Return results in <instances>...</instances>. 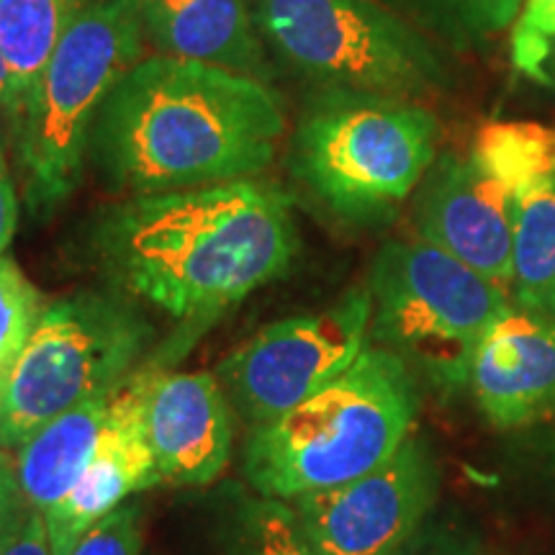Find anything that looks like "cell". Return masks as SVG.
Instances as JSON below:
<instances>
[{"mask_svg":"<svg viewBox=\"0 0 555 555\" xmlns=\"http://www.w3.org/2000/svg\"><path fill=\"white\" fill-rule=\"evenodd\" d=\"M93 249L111 291L193 332L281 278L298 249L291 198L260 180L127 196Z\"/></svg>","mask_w":555,"mask_h":555,"instance_id":"1","label":"cell"},{"mask_svg":"<svg viewBox=\"0 0 555 555\" xmlns=\"http://www.w3.org/2000/svg\"><path fill=\"white\" fill-rule=\"evenodd\" d=\"M283 134L286 106L268 82L147 54L103 101L88 163L127 196L204 189L260 176Z\"/></svg>","mask_w":555,"mask_h":555,"instance_id":"2","label":"cell"},{"mask_svg":"<svg viewBox=\"0 0 555 555\" xmlns=\"http://www.w3.org/2000/svg\"><path fill=\"white\" fill-rule=\"evenodd\" d=\"M414 414L409 365L386 347H365L314 397L253 427L245 476L258 494L281 502L335 489L397 453L409 440Z\"/></svg>","mask_w":555,"mask_h":555,"instance_id":"3","label":"cell"},{"mask_svg":"<svg viewBox=\"0 0 555 555\" xmlns=\"http://www.w3.org/2000/svg\"><path fill=\"white\" fill-rule=\"evenodd\" d=\"M144 50L137 0H88L11 121L31 214L57 211L80 189L103 101Z\"/></svg>","mask_w":555,"mask_h":555,"instance_id":"4","label":"cell"},{"mask_svg":"<svg viewBox=\"0 0 555 555\" xmlns=\"http://www.w3.org/2000/svg\"><path fill=\"white\" fill-rule=\"evenodd\" d=\"M437 124L416 103L319 93L291 139V172L345 219H373L409 198L435 163Z\"/></svg>","mask_w":555,"mask_h":555,"instance_id":"5","label":"cell"},{"mask_svg":"<svg viewBox=\"0 0 555 555\" xmlns=\"http://www.w3.org/2000/svg\"><path fill=\"white\" fill-rule=\"evenodd\" d=\"M152 337L147 317L119 291H78L47 304L0 388V450H18L54 416L121 386Z\"/></svg>","mask_w":555,"mask_h":555,"instance_id":"6","label":"cell"},{"mask_svg":"<svg viewBox=\"0 0 555 555\" xmlns=\"http://www.w3.org/2000/svg\"><path fill=\"white\" fill-rule=\"evenodd\" d=\"M367 291L373 339L440 391L468 384L483 335L512 309L504 286L422 237L384 245Z\"/></svg>","mask_w":555,"mask_h":555,"instance_id":"7","label":"cell"},{"mask_svg":"<svg viewBox=\"0 0 555 555\" xmlns=\"http://www.w3.org/2000/svg\"><path fill=\"white\" fill-rule=\"evenodd\" d=\"M249 9L278 73L322 93L409 101L442 80L427 41L376 0H249Z\"/></svg>","mask_w":555,"mask_h":555,"instance_id":"8","label":"cell"},{"mask_svg":"<svg viewBox=\"0 0 555 555\" xmlns=\"http://www.w3.org/2000/svg\"><path fill=\"white\" fill-rule=\"evenodd\" d=\"M371 317V291L356 288L335 307L268 324L217 367L232 412L260 427L304 404L360 358Z\"/></svg>","mask_w":555,"mask_h":555,"instance_id":"9","label":"cell"},{"mask_svg":"<svg viewBox=\"0 0 555 555\" xmlns=\"http://www.w3.org/2000/svg\"><path fill=\"white\" fill-rule=\"evenodd\" d=\"M435 494L433 455L409 437L371 474L288 504L319 555H397L425 519Z\"/></svg>","mask_w":555,"mask_h":555,"instance_id":"10","label":"cell"},{"mask_svg":"<svg viewBox=\"0 0 555 555\" xmlns=\"http://www.w3.org/2000/svg\"><path fill=\"white\" fill-rule=\"evenodd\" d=\"M155 371L157 367H144L142 373L134 371L111 393L99 446L90 455L86 470L67 491V496L44 515L54 555H69L95 522L127 504L139 491L163 483L150 448L147 420H144Z\"/></svg>","mask_w":555,"mask_h":555,"instance_id":"11","label":"cell"},{"mask_svg":"<svg viewBox=\"0 0 555 555\" xmlns=\"http://www.w3.org/2000/svg\"><path fill=\"white\" fill-rule=\"evenodd\" d=\"M416 229L455 260L512 286L515 193L474 157L446 155L433 163L416 204Z\"/></svg>","mask_w":555,"mask_h":555,"instance_id":"12","label":"cell"},{"mask_svg":"<svg viewBox=\"0 0 555 555\" xmlns=\"http://www.w3.org/2000/svg\"><path fill=\"white\" fill-rule=\"evenodd\" d=\"M147 437L159 478L206 486L232 455V404L214 373H163L147 391Z\"/></svg>","mask_w":555,"mask_h":555,"instance_id":"13","label":"cell"},{"mask_svg":"<svg viewBox=\"0 0 555 555\" xmlns=\"http://www.w3.org/2000/svg\"><path fill=\"white\" fill-rule=\"evenodd\" d=\"M470 391L486 420L517 429L555 412V322L509 309L470 363Z\"/></svg>","mask_w":555,"mask_h":555,"instance_id":"14","label":"cell"},{"mask_svg":"<svg viewBox=\"0 0 555 555\" xmlns=\"http://www.w3.org/2000/svg\"><path fill=\"white\" fill-rule=\"evenodd\" d=\"M144 39L157 54L201 62L273 86L270 60L249 0H137Z\"/></svg>","mask_w":555,"mask_h":555,"instance_id":"15","label":"cell"},{"mask_svg":"<svg viewBox=\"0 0 555 555\" xmlns=\"http://www.w3.org/2000/svg\"><path fill=\"white\" fill-rule=\"evenodd\" d=\"M111 393L54 416L18 448L13 468H16L21 496L41 515L57 506L86 470L90 455L99 446Z\"/></svg>","mask_w":555,"mask_h":555,"instance_id":"16","label":"cell"},{"mask_svg":"<svg viewBox=\"0 0 555 555\" xmlns=\"http://www.w3.org/2000/svg\"><path fill=\"white\" fill-rule=\"evenodd\" d=\"M512 294L519 309L555 319V172L515 191Z\"/></svg>","mask_w":555,"mask_h":555,"instance_id":"17","label":"cell"},{"mask_svg":"<svg viewBox=\"0 0 555 555\" xmlns=\"http://www.w3.org/2000/svg\"><path fill=\"white\" fill-rule=\"evenodd\" d=\"M86 5L88 0H0V54L16 99L13 116Z\"/></svg>","mask_w":555,"mask_h":555,"instance_id":"18","label":"cell"},{"mask_svg":"<svg viewBox=\"0 0 555 555\" xmlns=\"http://www.w3.org/2000/svg\"><path fill=\"white\" fill-rule=\"evenodd\" d=\"M470 157L515 193L555 172V129L535 121H491L478 129Z\"/></svg>","mask_w":555,"mask_h":555,"instance_id":"19","label":"cell"},{"mask_svg":"<svg viewBox=\"0 0 555 555\" xmlns=\"http://www.w3.org/2000/svg\"><path fill=\"white\" fill-rule=\"evenodd\" d=\"M232 555H319L288 502L242 499L232 517Z\"/></svg>","mask_w":555,"mask_h":555,"instance_id":"20","label":"cell"},{"mask_svg":"<svg viewBox=\"0 0 555 555\" xmlns=\"http://www.w3.org/2000/svg\"><path fill=\"white\" fill-rule=\"evenodd\" d=\"M47 301L11 255L0 258V388L37 330Z\"/></svg>","mask_w":555,"mask_h":555,"instance_id":"21","label":"cell"},{"mask_svg":"<svg viewBox=\"0 0 555 555\" xmlns=\"http://www.w3.org/2000/svg\"><path fill=\"white\" fill-rule=\"evenodd\" d=\"M555 41V0H525L512 34V57L522 73L545 80L543 65Z\"/></svg>","mask_w":555,"mask_h":555,"instance_id":"22","label":"cell"},{"mask_svg":"<svg viewBox=\"0 0 555 555\" xmlns=\"http://www.w3.org/2000/svg\"><path fill=\"white\" fill-rule=\"evenodd\" d=\"M142 553V509L127 502L78 540L69 555H139Z\"/></svg>","mask_w":555,"mask_h":555,"instance_id":"23","label":"cell"},{"mask_svg":"<svg viewBox=\"0 0 555 555\" xmlns=\"http://www.w3.org/2000/svg\"><path fill=\"white\" fill-rule=\"evenodd\" d=\"M442 11L481 31H502L522 9V0H437Z\"/></svg>","mask_w":555,"mask_h":555,"instance_id":"24","label":"cell"},{"mask_svg":"<svg viewBox=\"0 0 555 555\" xmlns=\"http://www.w3.org/2000/svg\"><path fill=\"white\" fill-rule=\"evenodd\" d=\"M0 555H54L47 517L26 504L9 535L0 540Z\"/></svg>","mask_w":555,"mask_h":555,"instance_id":"25","label":"cell"},{"mask_svg":"<svg viewBox=\"0 0 555 555\" xmlns=\"http://www.w3.org/2000/svg\"><path fill=\"white\" fill-rule=\"evenodd\" d=\"M18 227V198L16 183L11 178L9 157H5L3 144H0V258L9 249L13 234Z\"/></svg>","mask_w":555,"mask_h":555,"instance_id":"26","label":"cell"},{"mask_svg":"<svg viewBox=\"0 0 555 555\" xmlns=\"http://www.w3.org/2000/svg\"><path fill=\"white\" fill-rule=\"evenodd\" d=\"M26 509L24 496H21L18 481H16V468H9L0 474V540L9 535L13 522L21 517V512Z\"/></svg>","mask_w":555,"mask_h":555,"instance_id":"27","label":"cell"},{"mask_svg":"<svg viewBox=\"0 0 555 555\" xmlns=\"http://www.w3.org/2000/svg\"><path fill=\"white\" fill-rule=\"evenodd\" d=\"M13 111H16V99H13L11 75H9V67H5V62H3V54H0V114L9 119V124L13 119Z\"/></svg>","mask_w":555,"mask_h":555,"instance_id":"28","label":"cell"},{"mask_svg":"<svg viewBox=\"0 0 555 555\" xmlns=\"http://www.w3.org/2000/svg\"><path fill=\"white\" fill-rule=\"evenodd\" d=\"M422 555H483V553L476 551V547H470V545H463V543H442V545L429 547V551Z\"/></svg>","mask_w":555,"mask_h":555,"instance_id":"29","label":"cell"},{"mask_svg":"<svg viewBox=\"0 0 555 555\" xmlns=\"http://www.w3.org/2000/svg\"><path fill=\"white\" fill-rule=\"evenodd\" d=\"M13 466V461L9 457V453H5V450H0V474H3V470H9Z\"/></svg>","mask_w":555,"mask_h":555,"instance_id":"30","label":"cell"},{"mask_svg":"<svg viewBox=\"0 0 555 555\" xmlns=\"http://www.w3.org/2000/svg\"><path fill=\"white\" fill-rule=\"evenodd\" d=\"M553 50H555V41H553V47H551V54H553ZM547 60H551V57H547Z\"/></svg>","mask_w":555,"mask_h":555,"instance_id":"31","label":"cell"}]
</instances>
